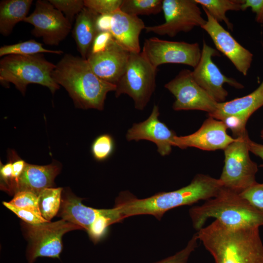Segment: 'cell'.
<instances>
[{"mask_svg": "<svg viewBox=\"0 0 263 263\" xmlns=\"http://www.w3.org/2000/svg\"><path fill=\"white\" fill-rule=\"evenodd\" d=\"M22 225L29 243L26 252L29 263H33L38 257L59 259L63 235L72 230L83 229L63 219L36 225L24 222Z\"/></svg>", "mask_w": 263, "mask_h": 263, "instance_id": "cell-8", "label": "cell"}, {"mask_svg": "<svg viewBox=\"0 0 263 263\" xmlns=\"http://www.w3.org/2000/svg\"><path fill=\"white\" fill-rule=\"evenodd\" d=\"M9 159L11 160L13 169V186L12 194H15V190L18 180L24 170L27 163L19 157L14 151L9 154Z\"/></svg>", "mask_w": 263, "mask_h": 263, "instance_id": "cell-37", "label": "cell"}, {"mask_svg": "<svg viewBox=\"0 0 263 263\" xmlns=\"http://www.w3.org/2000/svg\"><path fill=\"white\" fill-rule=\"evenodd\" d=\"M142 53L156 69L167 63L184 64L194 68L200 59L201 50L197 42L169 41L152 37L145 40Z\"/></svg>", "mask_w": 263, "mask_h": 263, "instance_id": "cell-10", "label": "cell"}, {"mask_svg": "<svg viewBox=\"0 0 263 263\" xmlns=\"http://www.w3.org/2000/svg\"><path fill=\"white\" fill-rule=\"evenodd\" d=\"M55 67L42 54L6 56L0 60V81L12 83L23 95L30 84L46 87L54 94L60 87L52 77Z\"/></svg>", "mask_w": 263, "mask_h": 263, "instance_id": "cell-5", "label": "cell"}, {"mask_svg": "<svg viewBox=\"0 0 263 263\" xmlns=\"http://www.w3.org/2000/svg\"><path fill=\"white\" fill-rule=\"evenodd\" d=\"M98 15L84 7L76 16L72 34L77 49L84 59H87L94 38L98 33L95 20Z\"/></svg>", "mask_w": 263, "mask_h": 263, "instance_id": "cell-22", "label": "cell"}, {"mask_svg": "<svg viewBox=\"0 0 263 263\" xmlns=\"http://www.w3.org/2000/svg\"><path fill=\"white\" fill-rule=\"evenodd\" d=\"M262 137L263 138V131L262 132Z\"/></svg>", "mask_w": 263, "mask_h": 263, "instance_id": "cell-41", "label": "cell"}, {"mask_svg": "<svg viewBox=\"0 0 263 263\" xmlns=\"http://www.w3.org/2000/svg\"><path fill=\"white\" fill-rule=\"evenodd\" d=\"M218 51L203 41L201 57L192 71L193 78L217 103L225 102L228 95L223 85L227 83L236 88L242 89L244 86L236 79L227 77L213 61V56H220Z\"/></svg>", "mask_w": 263, "mask_h": 263, "instance_id": "cell-13", "label": "cell"}, {"mask_svg": "<svg viewBox=\"0 0 263 263\" xmlns=\"http://www.w3.org/2000/svg\"><path fill=\"white\" fill-rule=\"evenodd\" d=\"M23 21L33 26L32 35L51 46L58 45L72 29L70 22L49 0H37L34 11Z\"/></svg>", "mask_w": 263, "mask_h": 263, "instance_id": "cell-11", "label": "cell"}, {"mask_svg": "<svg viewBox=\"0 0 263 263\" xmlns=\"http://www.w3.org/2000/svg\"><path fill=\"white\" fill-rule=\"evenodd\" d=\"M156 70L142 52L130 53L126 70L116 85L115 96L127 94L135 108L143 110L155 90Z\"/></svg>", "mask_w": 263, "mask_h": 263, "instance_id": "cell-6", "label": "cell"}, {"mask_svg": "<svg viewBox=\"0 0 263 263\" xmlns=\"http://www.w3.org/2000/svg\"><path fill=\"white\" fill-rule=\"evenodd\" d=\"M114 146V141L111 135L108 134H101L94 141L91 147V152L96 160H105L112 154Z\"/></svg>", "mask_w": 263, "mask_h": 263, "instance_id": "cell-28", "label": "cell"}, {"mask_svg": "<svg viewBox=\"0 0 263 263\" xmlns=\"http://www.w3.org/2000/svg\"><path fill=\"white\" fill-rule=\"evenodd\" d=\"M163 0H123L120 10L130 15H155L162 11Z\"/></svg>", "mask_w": 263, "mask_h": 263, "instance_id": "cell-27", "label": "cell"}, {"mask_svg": "<svg viewBox=\"0 0 263 263\" xmlns=\"http://www.w3.org/2000/svg\"><path fill=\"white\" fill-rule=\"evenodd\" d=\"M32 0H3L0 2V33L7 37L27 17Z\"/></svg>", "mask_w": 263, "mask_h": 263, "instance_id": "cell-23", "label": "cell"}, {"mask_svg": "<svg viewBox=\"0 0 263 263\" xmlns=\"http://www.w3.org/2000/svg\"><path fill=\"white\" fill-rule=\"evenodd\" d=\"M60 170V167L56 163L44 166L27 163L16 185L15 194L25 191L38 195L44 189L53 187Z\"/></svg>", "mask_w": 263, "mask_h": 263, "instance_id": "cell-19", "label": "cell"}, {"mask_svg": "<svg viewBox=\"0 0 263 263\" xmlns=\"http://www.w3.org/2000/svg\"><path fill=\"white\" fill-rule=\"evenodd\" d=\"M159 108L154 105L151 114L146 120L133 124L128 130L126 139L128 141H150L156 145L161 155L166 156L171 152L173 140L176 134L159 120Z\"/></svg>", "mask_w": 263, "mask_h": 263, "instance_id": "cell-17", "label": "cell"}, {"mask_svg": "<svg viewBox=\"0 0 263 263\" xmlns=\"http://www.w3.org/2000/svg\"><path fill=\"white\" fill-rule=\"evenodd\" d=\"M248 119L247 117L240 114L227 116L221 121L238 137L247 132L245 125Z\"/></svg>", "mask_w": 263, "mask_h": 263, "instance_id": "cell-34", "label": "cell"}, {"mask_svg": "<svg viewBox=\"0 0 263 263\" xmlns=\"http://www.w3.org/2000/svg\"><path fill=\"white\" fill-rule=\"evenodd\" d=\"M223 187L219 179L199 174L187 186L146 198L138 199L128 191H122L115 199L114 207L123 220L130 216L145 214L160 220L166 212L172 208L215 197Z\"/></svg>", "mask_w": 263, "mask_h": 263, "instance_id": "cell-1", "label": "cell"}, {"mask_svg": "<svg viewBox=\"0 0 263 263\" xmlns=\"http://www.w3.org/2000/svg\"><path fill=\"white\" fill-rule=\"evenodd\" d=\"M165 87L175 97V111L195 110L210 114L216 110L218 103L197 84L189 70L181 71Z\"/></svg>", "mask_w": 263, "mask_h": 263, "instance_id": "cell-12", "label": "cell"}, {"mask_svg": "<svg viewBox=\"0 0 263 263\" xmlns=\"http://www.w3.org/2000/svg\"><path fill=\"white\" fill-rule=\"evenodd\" d=\"M82 198L66 192L62 194L61 203L58 213L62 219L73 223L88 231L92 225L107 209H95L83 205Z\"/></svg>", "mask_w": 263, "mask_h": 263, "instance_id": "cell-20", "label": "cell"}, {"mask_svg": "<svg viewBox=\"0 0 263 263\" xmlns=\"http://www.w3.org/2000/svg\"><path fill=\"white\" fill-rule=\"evenodd\" d=\"M123 0H84V6L98 15L112 14L120 9Z\"/></svg>", "mask_w": 263, "mask_h": 263, "instance_id": "cell-31", "label": "cell"}, {"mask_svg": "<svg viewBox=\"0 0 263 263\" xmlns=\"http://www.w3.org/2000/svg\"><path fill=\"white\" fill-rule=\"evenodd\" d=\"M204 10L207 19L201 28L208 34L217 49L230 60L240 73L246 75L253 60V54L240 44L206 10Z\"/></svg>", "mask_w": 263, "mask_h": 263, "instance_id": "cell-14", "label": "cell"}, {"mask_svg": "<svg viewBox=\"0 0 263 263\" xmlns=\"http://www.w3.org/2000/svg\"><path fill=\"white\" fill-rule=\"evenodd\" d=\"M189 215L197 231L210 218L232 227L263 226V213L239 193L224 187L215 197L190 208Z\"/></svg>", "mask_w": 263, "mask_h": 263, "instance_id": "cell-4", "label": "cell"}, {"mask_svg": "<svg viewBox=\"0 0 263 263\" xmlns=\"http://www.w3.org/2000/svg\"><path fill=\"white\" fill-rule=\"evenodd\" d=\"M2 204L27 224L36 225L49 222L40 215L28 210L17 207L9 202H3Z\"/></svg>", "mask_w": 263, "mask_h": 263, "instance_id": "cell-35", "label": "cell"}, {"mask_svg": "<svg viewBox=\"0 0 263 263\" xmlns=\"http://www.w3.org/2000/svg\"><path fill=\"white\" fill-rule=\"evenodd\" d=\"M130 55L113 38L105 51L89 54L86 59L98 77L116 85L126 70Z\"/></svg>", "mask_w": 263, "mask_h": 263, "instance_id": "cell-16", "label": "cell"}, {"mask_svg": "<svg viewBox=\"0 0 263 263\" xmlns=\"http://www.w3.org/2000/svg\"><path fill=\"white\" fill-rule=\"evenodd\" d=\"M259 229L229 227L215 220L196 233L215 263H263Z\"/></svg>", "mask_w": 263, "mask_h": 263, "instance_id": "cell-2", "label": "cell"}, {"mask_svg": "<svg viewBox=\"0 0 263 263\" xmlns=\"http://www.w3.org/2000/svg\"><path fill=\"white\" fill-rule=\"evenodd\" d=\"M225 150V165L219 180L224 187L240 193L256 183L257 164L249 154L246 132Z\"/></svg>", "mask_w": 263, "mask_h": 263, "instance_id": "cell-7", "label": "cell"}, {"mask_svg": "<svg viewBox=\"0 0 263 263\" xmlns=\"http://www.w3.org/2000/svg\"><path fill=\"white\" fill-rule=\"evenodd\" d=\"M195 0H163L162 11L165 21L148 26L146 33L174 37L180 32H188L196 27H201L207 20L202 16Z\"/></svg>", "mask_w": 263, "mask_h": 263, "instance_id": "cell-9", "label": "cell"}, {"mask_svg": "<svg viewBox=\"0 0 263 263\" xmlns=\"http://www.w3.org/2000/svg\"><path fill=\"white\" fill-rule=\"evenodd\" d=\"M248 145L249 151L260 157L263 161V145L252 141L249 138ZM261 166L263 167V164Z\"/></svg>", "mask_w": 263, "mask_h": 263, "instance_id": "cell-40", "label": "cell"}, {"mask_svg": "<svg viewBox=\"0 0 263 263\" xmlns=\"http://www.w3.org/2000/svg\"><path fill=\"white\" fill-rule=\"evenodd\" d=\"M146 27L137 16L127 14L120 9L112 14L110 32L113 39L130 53L141 52L139 37Z\"/></svg>", "mask_w": 263, "mask_h": 263, "instance_id": "cell-18", "label": "cell"}, {"mask_svg": "<svg viewBox=\"0 0 263 263\" xmlns=\"http://www.w3.org/2000/svg\"><path fill=\"white\" fill-rule=\"evenodd\" d=\"M112 21V14L99 15L95 20L97 32H111Z\"/></svg>", "mask_w": 263, "mask_h": 263, "instance_id": "cell-39", "label": "cell"}, {"mask_svg": "<svg viewBox=\"0 0 263 263\" xmlns=\"http://www.w3.org/2000/svg\"><path fill=\"white\" fill-rule=\"evenodd\" d=\"M248 8L255 14L256 21L263 24V0H244L242 11Z\"/></svg>", "mask_w": 263, "mask_h": 263, "instance_id": "cell-38", "label": "cell"}, {"mask_svg": "<svg viewBox=\"0 0 263 263\" xmlns=\"http://www.w3.org/2000/svg\"><path fill=\"white\" fill-rule=\"evenodd\" d=\"M63 189L61 188H48L42 190L38 197V205L42 217L50 222L60 209Z\"/></svg>", "mask_w": 263, "mask_h": 263, "instance_id": "cell-25", "label": "cell"}, {"mask_svg": "<svg viewBox=\"0 0 263 263\" xmlns=\"http://www.w3.org/2000/svg\"><path fill=\"white\" fill-rule=\"evenodd\" d=\"M219 23L224 22L227 28L233 31V25L226 16L229 11L242 10L244 0H195Z\"/></svg>", "mask_w": 263, "mask_h": 263, "instance_id": "cell-24", "label": "cell"}, {"mask_svg": "<svg viewBox=\"0 0 263 263\" xmlns=\"http://www.w3.org/2000/svg\"><path fill=\"white\" fill-rule=\"evenodd\" d=\"M49 1L64 13L71 24L75 16H77L85 7L83 0H49Z\"/></svg>", "mask_w": 263, "mask_h": 263, "instance_id": "cell-30", "label": "cell"}, {"mask_svg": "<svg viewBox=\"0 0 263 263\" xmlns=\"http://www.w3.org/2000/svg\"><path fill=\"white\" fill-rule=\"evenodd\" d=\"M9 203L17 207L28 210L41 216L38 205V195L33 192H18Z\"/></svg>", "mask_w": 263, "mask_h": 263, "instance_id": "cell-29", "label": "cell"}, {"mask_svg": "<svg viewBox=\"0 0 263 263\" xmlns=\"http://www.w3.org/2000/svg\"><path fill=\"white\" fill-rule=\"evenodd\" d=\"M199 240L197 233H195L188 242L186 246L172 256L154 263H188L191 253L198 246Z\"/></svg>", "mask_w": 263, "mask_h": 263, "instance_id": "cell-32", "label": "cell"}, {"mask_svg": "<svg viewBox=\"0 0 263 263\" xmlns=\"http://www.w3.org/2000/svg\"><path fill=\"white\" fill-rule=\"evenodd\" d=\"M113 39L110 32L98 33L93 42L89 55L95 54L105 51Z\"/></svg>", "mask_w": 263, "mask_h": 263, "instance_id": "cell-36", "label": "cell"}, {"mask_svg": "<svg viewBox=\"0 0 263 263\" xmlns=\"http://www.w3.org/2000/svg\"><path fill=\"white\" fill-rule=\"evenodd\" d=\"M43 53L61 55L63 53V52L45 49L43 47L42 44L34 39L19 42L13 44L4 45L0 48V57L11 55L30 56Z\"/></svg>", "mask_w": 263, "mask_h": 263, "instance_id": "cell-26", "label": "cell"}, {"mask_svg": "<svg viewBox=\"0 0 263 263\" xmlns=\"http://www.w3.org/2000/svg\"><path fill=\"white\" fill-rule=\"evenodd\" d=\"M52 77L67 91L76 108L102 110L107 94L116 85L98 77L86 59L66 54L56 65Z\"/></svg>", "mask_w": 263, "mask_h": 263, "instance_id": "cell-3", "label": "cell"}, {"mask_svg": "<svg viewBox=\"0 0 263 263\" xmlns=\"http://www.w3.org/2000/svg\"><path fill=\"white\" fill-rule=\"evenodd\" d=\"M239 194L252 206L263 213V183L256 182Z\"/></svg>", "mask_w": 263, "mask_h": 263, "instance_id": "cell-33", "label": "cell"}, {"mask_svg": "<svg viewBox=\"0 0 263 263\" xmlns=\"http://www.w3.org/2000/svg\"><path fill=\"white\" fill-rule=\"evenodd\" d=\"M226 130L222 121L209 116L193 133L182 136H175L172 146L182 149L195 147L208 151L225 150L236 139L229 135Z\"/></svg>", "mask_w": 263, "mask_h": 263, "instance_id": "cell-15", "label": "cell"}, {"mask_svg": "<svg viewBox=\"0 0 263 263\" xmlns=\"http://www.w3.org/2000/svg\"><path fill=\"white\" fill-rule=\"evenodd\" d=\"M263 106V80L260 85L248 95L229 101L218 103L216 110L208 114L219 120L234 114H242L248 118L257 109Z\"/></svg>", "mask_w": 263, "mask_h": 263, "instance_id": "cell-21", "label": "cell"}]
</instances>
